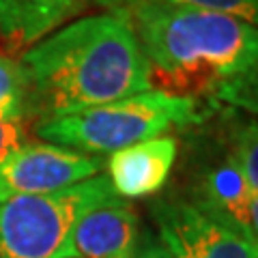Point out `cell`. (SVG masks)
I'll return each instance as SVG.
<instances>
[{
  "label": "cell",
  "instance_id": "8fae6325",
  "mask_svg": "<svg viewBox=\"0 0 258 258\" xmlns=\"http://www.w3.org/2000/svg\"><path fill=\"white\" fill-rule=\"evenodd\" d=\"M0 118H26V76L9 54H0Z\"/></svg>",
  "mask_w": 258,
  "mask_h": 258
},
{
  "label": "cell",
  "instance_id": "9c48e42d",
  "mask_svg": "<svg viewBox=\"0 0 258 258\" xmlns=\"http://www.w3.org/2000/svg\"><path fill=\"white\" fill-rule=\"evenodd\" d=\"M86 0H0V41L28 50L84 9Z\"/></svg>",
  "mask_w": 258,
  "mask_h": 258
},
{
  "label": "cell",
  "instance_id": "3957f363",
  "mask_svg": "<svg viewBox=\"0 0 258 258\" xmlns=\"http://www.w3.org/2000/svg\"><path fill=\"white\" fill-rule=\"evenodd\" d=\"M194 120H198V114L189 97L144 91L67 116L41 120L37 125V136L50 144L86 155H106L129 144L164 136L170 129H183Z\"/></svg>",
  "mask_w": 258,
  "mask_h": 258
},
{
  "label": "cell",
  "instance_id": "5bb4252c",
  "mask_svg": "<svg viewBox=\"0 0 258 258\" xmlns=\"http://www.w3.org/2000/svg\"><path fill=\"white\" fill-rule=\"evenodd\" d=\"M26 140V118H0V159Z\"/></svg>",
  "mask_w": 258,
  "mask_h": 258
},
{
  "label": "cell",
  "instance_id": "5b68a950",
  "mask_svg": "<svg viewBox=\"0 0 258 258\" xmlns=\"http://www.w3.org/2000/svg\"><path fill=\"white\" fill-rule=\"evenodd\" d=\"M153 220L174 258H258V243L200 203H157Z\"/></svg>",
  "mask_w": 258,
  "mask_h": 258
},
{
  "label": "cell",
  "instance_id": "277c9868",
  "mask_svg": "<svg viewBox=\"0 0 258 258\" xmlns=\"http://www.w3.org/2000/svg\"><path fill=\"white\" fill-rule=\"evenodd\" d=\"M114 196L108 176L95 174L64 189L5 200L0 203V258H60L80 217Z\"/></svg>",
  "mask_w": 258,
  "mask_h": 258
},
{
  "label": "cell",
  "instance_id": "7c38bea8",
  "mask_svg": "<svg viewBox=\"0 0 258 258\" xmlns=\"http://www.w3.org/2000/svg\"><path fill=\"white\" fill-rule=\"evenodd\" d=\"M164 3L187 5V7H196V9H205V11L226 13V15H232V18H239L247 24H252V26H256V20H258V0H164Z\"/></svg>",
  "mask_w": 258,
  "mask_h": 258
},
{
  "label": "cell",
  "instance_id": "30bf717a",
  "mask_svg": "<svg viewBox=\"0 0 258 258\" xmlns=\"http://www.w3.org/2000/svg\"><path fill=\"white\" fill-rule=\"evenodd\" d=\"M200 205L207 207L209 211H213L215 215L224 217V220L235 226L245 239L258 243V239H256L258 189H254L252 185L245 181V176L235 159H228L226 164L217 166L215 170L209 174L207 200Z\"/></svg>",
  "mask_w": 258,
  "mask_h": 258
},
{
  "label": "cell",
  "instance_id": "6da1fadb",
  "mask_svg": "<svg viewBox=\"0 0 258 258\" xmlns=\"http://www.w3.org/2000/svg\"><path fill=\"white\" fill-rule=\"evenodd\" d=\"M26 116L41 120L151 91L149 67L123 11L88 15L22 54Z\"/></svg>",
  "mask_w": 258,
  "mask_h": 258
},
{
  "label": "cell",
  "instance_id": "2e32d148",
  "mask_svg": "<svg viewBox=\"0 0 258 258\" xmlns=\"http://www.w3.org/2000/svg\"><path fill=\"white\" fill-rule=\"evenodd\" d=\"M106 3H110V5H112V3H116V0H106ZM125 3H127V0H123V5H125Z\"/></svg>",
  "mask_w": 258,
  "mask_h": 258
},
{
  "label": "cell",
  "instance_id": "7a4b0ae2",
  "mask_svg": "<svg viewBox=\"0 0 258 258\" xmlns=\"http://www.w3.org/2000/svg\"><path fill=\"white\" fill-rule=\"evenodd\" d=\"M123 11L147 60L151 86L176 97L228 93L254 74L256 26L217 11L164 0H127Z\"/></svg>",
  "mask_w": 258,
  "mask_h": 258
},
{
  "label": "cell",
  "instance_id": "ba28073f",
  "mask_svg": "<svg viewBox=\"0 0 258 258\" xmlns=\"http://www.w3.org/2000/svg\"><path fill=\"white\" fill-rule=\"evenodd\" d=\"M176 151L179 144L172 136H157L114 151L108 159L106 176L116 196L142 198L159 191L172 170Z\"/></svg>",
  "mask_w": 258,
  "mask_h": 258
},
{
  "label": "cell",
  "instance_id": "8992f818",
  "mask_svg": "<svg viewBox=\"0 0 258 258\" xmlns=\"http://www.w3.org/2000/svg\"><path fill=\"white\" fill-rule=\"evenodd\" d=\"M101 157L50 142L22 144L0 159V203L82 183L101 170Z\"/></svg>",
  "mask_w": 258,
  "mask_h": 258
},
{
  "label": "cell",
  "instance_id": "4fadbf2b",
  "mask_svg": "<svg viewBox=\"0 0 258 258\" xmlns=\"http://www.w3.org/2000/svg\"><path fill=\"white\" fill-rule=\"evenodd\" d=\"M256 123H252L239 138V144H237V153H235V159L237 166L241 168L243 172L245 181L252 185L254 189H258V164H256Z\"/></svg>",
  "mask_w": 258,
  "mask_h": 258
},
{
  "label": "cell",
  "instance_id": "52a82bcc",
  "mask_svg": "<svg viewBox=\"0 0 258 258\" xmlns=\"http://www.w3.org/2000/svg\"><path fill=\"white\" fill-rule=\"evenodd\" d=\"M138 245V213L114 196L80 217L60 258H132Z\"/></svg>",
  "mask_w": 258,
  "mask_h": 258
},
{
  "label": "cell",
  "instance_id": "9a60e30c",
  "mask_svg": "<svg viewBox=\"0 0 258 258\" xmlns=\"http://www.w3.org/2000/svg\"><path fill=\"white\" fill-rule=\"evenodd\" d=\"M132 258H174L164 245L159 243H153V241H147V243H142L136 247V252Z\"/></svg>",
  "mask_w": 258,
  "mask_h": 258
}]
</instances>
